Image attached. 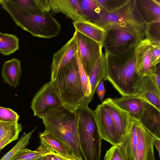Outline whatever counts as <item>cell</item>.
Returning <instances> with one entry per match:
<instances>
[{
	"label": "cell",
	"mask_w": 160,
	"mask_h": 160,
	"mask_svg": "<svg viewBox=\"0 0 160 160\" xmlns=\"http://www.w3.org/2000/svg\"><path fill=\"white\" fill-rule=\"evenodd\" d=\"M101 104L111 117L121 141L128 131L131 118L127 112L115 105L111 98H106Z\"/></svg>",
	"instance_id": "5bb4252c"
},
{
	"label": "cell",
	"mask_w": 160,
	"mask_h": 160,
	"mask_svg": "<svg viewBox=\"0 0 160 160\" xmlns=\"http://www.w3.org/2000/svg\"><path fill=\"white\" fill-rule=\"evenodd\" d=\"M153 82L160 89V63L157 66L156 71L149 76Z\"/></svg>",
	"instance_id": "8d00e7d4"
},
{
	"label": "cell",
	"mask_w": 160,
	"mask_h": 160,
	"mask_svg": "<svg viewBox=\"0 0 160 160\" xmlns=\"http://www.w3.org/2000/svg\"><path fill=\"white\" fill-rule=\"evenodd\" d=\"M134 95L148 101L160 110V89L149 76L145 75L142 77Z\"/></svg>",
	"instance_id": "ac0fdd59"
},
{
	"label": "cell",
	"mask_w": 160,
	"mask_h": 160,
	"mask_svg": "<svg viewBox=\"0 0 160 160\" xmlns=\"http://www.w3.org/2000/svg\"><path fill=\"white\" fill-rule=\"evenodd\" d=\"M22 125L18 123H8L0 121V140L6 136L22 130Z\"/></svg>",
	"instance_id": "4dcf8cb0"
},
{
	"label": "cell",
	"mask_w": 160,
	"mask_h": 160,
	"mask_svg": "<svg viewBox=\"0 0 160 160\" xmlns=\"http://www.w3.org/2000/svg\"><path fill=\"white\" fill-rule=\"evenodd\" d=\"M42 119L45 130L65 143L76 156L82 157L76 112H71L62 106L46 115Z\"/></svg>",
	"instance_id": "3957f363"
},
{
	"label": "cell",
	"mask_w": 160,
	"mask_h": 160,
	"mask_svg": "<svg viewBox=\"0 0 160 160\" xmlns=\"http://www.w3.org/2000/svg\"><path fill=\"white\" fill-rule=\"evenodd\" d=\"M2 0H0V3H1Z\"/></svg>",
	"instance_id": "7bdbcfd3"
},
{
	"label": "cell",
	"mask_w": 160,
	"mask_h": 160,
	"mask_svg": "<svg viewBox=\"0 0 160 160\" xmlns=\"http://www.w3.org/2000/svg\"><path fill=\"white\" fill-rule=\"evenodd\" d=\"M137 134L136 160H155L154 144L157 138L134 119Z\"/></svg>",
	"instance_id": "30bf717a"
},
{
	"label": "cell",
	"mask_w": 160,
	"mask_h": 160,
	"mask_svg": "<svg viewBox=\"0 0 160 160\" xmlns=\"http://www.w3.org/2000/svg\"><path fill=\"white\" fill-rule=\"evenodd\" d=\"M78 52L82 68L89 77L98 59L102 54V46L95 41L75 30Z\"/></svg>",
	"instance_id": "52a82bcc"
},
{
	"label": "cell",
	"mask_w": 160,
	"mask_h": 160,
	"mask_svg": "<svg viewBox=\"0 0 160 160\" xmlns=\"http://www.w3.org/2000/svg\"><path fill=\"white\" fill-rule=\"evenodd\" d=\"M132 47L116 54L105 51L106 80L122 96L135 95L142 77L136 69V48Z\"/></svg>",
	"instance_id": "7a4b0ae2"
},
{
	"label": "cell",
	"mask_w": 160,
	"mask_h": 160,
	"mask_svg": "<svg viewBox=\"0 0 160 160\" xmlns=\"http://www.w3.org/2000/svg\"><path fill=\"white\" fill-rule=\"evenodd\" d=\"M35 160H47L44 155H42Z\"/></svg>",
	"instance_id": "b9f144b4"
},
{
	"label": "cell",
	"mask_w": 160,
	"mask_h": 160,
	"mask_svg": "<svg viewBox=\"0 0 160 160\" xmlns=\"http://www.w3.org/2000/svg\"><path fill=\"white\" fill-rule=\"evenodd\" d=\"M136 9L145 25L160 22V0H134Z\"/></svg>",
	"instance_id": "d6986e66"
},
{
	"label": "cell",
	"mask_w": 160,
	"mask_h": 160,
	"mask_svg": "<svg viewBox=\"0 0 160 160\" xmlns=\"http://www.w3.org/2000/svg\"><path fill=\"white\" fill-rule=\"evenodd\" d=\"M19 115L11 109L0 107V121L8 123H18Z\"/></svg>",
	"instance_id": "d6a6232c"
},
{
	"label": "cell",
	"mask_w": 160,
	"mask_h": 160,
	"mask_svg": "<svg viewBox=\"0 0 160 160\" xmlns=\"http://www.w3.org/2000/svg\"><path fill=\"white\" fill-rule=\"evenodd\" d=\"M145 27L134 23H122L102 28L105 30L103 46L105 51L116 54L137 46L145 36Z\"/></svg>",
	"instance_id": "8992f818"
},
{
	"label": "cell",
	"mask_w": 160,
	"mask_h": 160,
	"mask_svg": "<svg viewBox=\"0 0 160 160\" xmlns=\"http://www.w3.org/2000/svg\"><path fill=\"white\" fill-rule=\"evenodd\" d=\"M151 56L152 65L155 67L160 63V47L152 44Z\"/></svg>",
	"instance_id": "e575fe53"
},
{
	"label": "cell",
	"mask_w": 160,
	"mask_h": 160,
	"mask_svg": "<svg viewBox=\"0 0 160 160\" xmlns=\"http://www.w3.org/2000/svg\"><path fill=\"white\" fill-rule=\"evenodd\" d=\"M43 154L36 151L24 148L12 157L10 160H35Z\"/></svg>",
	"instance_id": "1f68e13d"
},
{
	"label": "cell",
	"mask_w": 160,
	"mask_h": 160,
	"mask_svg": "<svg viewBox=\"0 0 160 160\" xmlns=\"http://www.w3.org/2000/svg\"><path fill=\"white\" fill-rule=\"evenodd\" d=\"M49 153L55 155L60 160H83L82 157L76 156L73 152L71 153L68 157L63 156L54 152Z\"/></svg>",
	"instance_id": "f35d334b"
},
{
	"label": "cell",
	"mask_w": 160,
	"mask_h": 160,
	"mask_svg": "<svg viewBox=\"0 0 160 160\" xmlns=\"http://www.w3.org/2000/svg\"><path fill=\"white\" fill-rule=\"evenodd\" d=\"M154 145L158 150L159 155H160V139H157L154 142Z\"/></svg>",
	"instance_id": "60d3db41"
},
{
	"label": "cell",
	"mask_w": 160,
	"mask_h": 160,
	"mask_svg": "<svg viewBox=\"0 0 160 160\" xmlns=\"http://www.w3.org/2000/svg\"><path fill=\"white\" fill-rule=\"evenodd\" d=\"M122 23H130L145 26L136 9L134 0H130L118 10L106 14L99 21L94 23L103 28L111 24Z\"/></svg>",
	"instance_id": "9c48e42d"
},
{
	"label": "cell",
	"mask_w": 160,
	"mask_h": 160,
	"mask_svg": "<svg viewBox=\"0 0 160 160\" xmlns=\"http://www.w3.org/2000/svg\"><path fill=\"white\" fill-rule=\"evenodd\" d=\"M37 128L36 127L27 134L24 132L14 147L2 157L0 160H10L19 151L25 148L28 144L29 139Z\"/></svg>",
	"instance_id": "83f0119b"
},
{
	"label": "cell",
	"mask_w": 160,
	"mask_h": 160,
	"mask_svg": "<svg viewBox=\"0 0 160 160\" xmlns=\"http://www.w3.org/2000/svg\"><path fill=\"white\" fill-rule=\"evenodd\" d=\"M40 144L35 151L43 155L54 152L62 156L68 157L72 152L66 145L48 131H45L40 134Z\"/></svg>",
	"instance_id": "e0dca14e"
},
{
	"label": "cell",
	"mask_w": 160,
	"mask_h": 160,
	"mask_svg": "<svg viewBox=\"0 0 160 160\" xmlns=\"http://www.w3.org/2000/svg\"><path fill=\"white\" fill-rule=\"evenodd\" d=\"M131 122L125 136L116 145L125 160H136L137 134L134 118Z\"/></svg>",
	"instance_id": "44dd1931"
},
{
	"label": "cell",
	"mask_w": 160,
	"mask_h": 160,
	"mask_svg": "<svg viewBox=\"0 0 160 160\" xmlns=\"http://www.w3.org/2000/svg\"><path fill=\"white\" fill-rule=\"evenodd\" d=\"M78 0L82 13L88 21L97 23L108 13L97 0Z\"/></svg>",
	"instance_id": "603a6c76"
},
{
	"label": "cell",
	"mask_w": 160,
	"mask_h": 160,
	"mask_svg": "<svg viewBox=\"0 0 160 160\" xmlns=\"http://www.w3.org/2000/svg\"><path fill=\"white\" fill-rule=\"evenodd\" d=\"M145 32L152 44L160 47V22L145 25Z\"/></svg>",
	"instance_id": "f1b7e54d"
},
{
	"label": "cell",
	"mask_w": 160,
	"mask_h": 160,
	"mask_svg": "<svg viewBox=\"0 0 160 160\" xmlns=\"http://www.w3.org/2000/svg\"><path fill=\"white\" fill-rule=\"evenodd\" d=\"M130 0H97L108 13L114 12L126 5Z\"/></svg>",
	"instance_id": "f546056e"
},
{
	"label": "cell",
	"mask_w": 160,
	"mask_h": 160,
	"mask_svg": "<svg viewBox=\"0 0 160 160\" xmlns=\"http://www.w3.org/2000/svg\"><path fill=\"white\" fill-rule=\"evenodd\" d=\"M152 44L148 39H143L136 48V69L140 76H150L156 70L152 64L151 53Z\"/></svg>",
	"instance_id": "4fadbf2b"
},
{
	"label": "cell",
	"mask_w": 160,
	"mask_h": 160,
	"mask_svg": "<svg viewBox=\"0 0 160 160\" xmlns=\"http://www.w3.org/2000/svg\"><path fill=\"white\" fill-rule=\"evenodd\" d=\"M31 104L34 115L41 118L63 106L51 81L44 85L36 93Z\"/></svg>",
	"instance_id": "ba28073f"
},
{
	"label": "cell",
	"mask_w": 160,
	"mask_h": 160,
	"mask_svg": "<svg viewBox=\"0 0 160 160\" xmlns=\"http://www.w3.org/2000/svg\"><path fill=\"white\" fill-rule=\"evenodd\" d=\"M98 98L101 102L103 100L106 92L104 85V81H101L98 83L96 90Z\"/></svg>",
	"instance_id": "74e56055"
},
{
	"label": "cell",
	"mask_w": 160,
	"mask_h": 160,
	"mask_svg": "<svg viewBox=\"0 0 160 160\" xmlns=\"http://www.w3.org/2000/svg\"><path fill=\"white\" fill-rule=\"evenodd\" d=\"M76 30L96 42L103 47L105 30L100 27L88 21L73 22Z\"/></svg>",
	"instance_id": "cb8c5ba5"
},
{
	"label": "cell",
	"mask_w": 160,
	"mask_h": 160,
	"mask_svg": "<svg viewBox=\"0 0 160 160\" xmlns=\"http://www.w3.org/2000/svg\"><path fill=\"white\" fill-rule=\"evenodd\" d=\"M47 160H60L55 155L48 153L43 155Z\"/></svg>",
	"instance_id": "ab89813d"
},
{
	"label": "cell",
	"mask_w": 160,
	"mask_h": 160,
	"mask_svg": "<svg viewBox=\"0 0 160 160\" xmlns=\"http://www.w3.org/2000/svg\"><path fill=\"white\" fill-rule=\"evenodd\" d=\"M143 109L138 120L150 132L160 139V110L143 99Z\"/></svg>",
	"instance_id": "2e32d148"
},
{
	"label": "cell",
	"mask_w": 160,
	"mask_h": 160,
	"mask_svg": "<svg viewBox=\"0 0 160 160\" xmlns=\"http://www.w3.org/2000/svg\"><path fill=\"white\" fill-rule=\"evenodd\" d=\"M1 4L17 26L29 32L33 36L50 38L57 36L60 32L61 25L50 12L31 14L19 11L8 0H2Z\"/></svg>",
	"instance_id": "277c9868"
},
{
	"label": "cell",
	"mask_w": 160,
	"mask_h": 160,
	"mask_svg": "<svg viewBox=\"0 0 160 160\" xmlns=\"http://www.w3.org/2000/svg\"><path fill=\"white\" fill-rule=\"evenodd\" d=\"M106 75V64L104 53H103L98 59L89 76L90 88V92L88 103L89 104L92 100L96 88L102 80H107Z\"/></svg>",
	"instance_id": "d4e9b609"
},
{
	"label": "cell",
	"mask_w": 160,
	"mask_h": 160,
	"mask_svg": "<svg viewBox=\"0 0 160 160\" xmlns=\"http://www.w3.org/2000/svg\"><path fill=\"white\" fill-rule=\"evenodd\" d=\"M19 41L16 35L0 32V53L5 56L14 53L18 50Z\"/></svg>",
	"instance_id": "484cf974"
},
{
	"label": "cell",
	"mask_w": 160,
	"mask_h": 160,
	"mask_svg": "<svg viewBox=\"0 0 160 160\" xmlns=\"http://www.w3.org/2000/svg\"><path fill=\"white\" fill-rule=\"evenodd\" d=\"M80 149L84 160H100L102 139L94 111L88 106H80L76 111Z\"/></svg>",
	"instance_id": "5b68a950"
},
{
	"label": "cell",
	"mask_w": 160,
	"mask_h": 160,
	"mask_svg": "<svg viewBox=\"0 0 160 160\" xmlns=\"http://www.w3.org/2000/svg\"><path fill=\"white\" fill-rule=\"evenodd\" d=\"M118 107L127 112L131 118L138 120L143 109V100L135 95L112 98Z\"/></svg>",
	"instance_id": "ffe728a7"
},
{
	"label": "cell",
	"mask_w": 160,
	"mask_h": 160,
	"mask_svg": "<svg viewBox=\"0 0 160 160\" xmlns=\"http://www.w3.org/2000/svg\"><path fill=\"white\" fill-rule=\"evenodd\" d=\"M14 7L19 11L31 14H37L42 12L38 0H8Z\"/></svg>",
	"instance_id": "4316f807"
},
{
	"label": "cell",
	"mask_w": 160,
	"mask_h": 160,
	"mask_svg": "<svg viewBox=\"0 0 160 160\" xmlns=\"http://www.w3.org/2000/svg\"><path fill=\"white\" fill-rule=\"evenodd\" d=\"M99 131L102 139L112 146L121 141L114 123L109 114L101 104L94 111Z\"/></svg>",
	"instance_id": "8fae6325"
},
{
	"label": "cell",
	"mask_w": 160,
	"mask_h": 160,
	"mask_svg": "<svg viewBox=\"0 0 160 160\" xmlns=\"http://www.w3.org/2000/svg\"><path fill=\"white\" fill-rule=\"evenodd\" d=\"M22 70L21 62L13 58L5 61L2 66V76L4 81L12 87H16L19 84Z\"/></svg>",
	"instance_id": "7402d4cb"
},
{
	"label": "cell",
	"mask_w": 160,
	"mask_h": 160,
	"mask_svg": "<svg viewBox=\"0 0 160 160\" xmlns=\"http://www.w3.org/2000/svg\"><path fill=\"white\" fill-rule=\"evenodd\" d=\"M20 132H17L9 135L0 140V151L6 146L18 138Z\"/></svg>",
	"instance_id": "d590c367"
},
{
	"label": "cell",
	"mask_w": 160,
	"mask_h": 160,
	"mask_svg": "<svg viewBox=\"0 0 160 160\" xmlns=\"http://www.w3.org/2000/svg\"><path fill=\"white\" fill-rule=\"evenodd\" d=\"M49 0L52 13H62L73 22L88 21L82 13L78 0Z\"/></svg>",
	"instance_id": "9a60e30c"
},
{
	"label": "cell",
	"mask_w": 160,
	"mask_h": 160,
	"mask_svg": "<svg viewBox=\"0 0 160 160\" xmlns=\"http://www.w3.org/2000/svg\"><path fill=\"white\" fill-rule=\"evenodd\" d=\"M51 82L65 108L74 112L80 106H88L90 92L89 78L82 68L78 51Z\"/></svg>",
	"instance_id": "6da1fadb"
},
{
	"label": "cell",
	"mask_w": 160,
	"mask_h": 160,
	"mask_svg": "<svg viewBox=\"0 0 160 160\" xmlns=\"http://www.w3.org/2000/svg\"><path fill=\"white\" fill-rule=\"evenodd\" d=\"M78 51L77 42L74 34L53 55L51 66V82L55 80L58 73L72 59Z\"/></svg>",
	"instance_id": "7c38bea8"
},
{
	"label": "cell",
	"mask_w": 160,
	"mask_h": 160,
	"mask_svg": "<svg viewBox=\"0 0 160 160\" xmlns=\"http://www.w3.org/2000/svg\"><path fill=\"white\" fill-rule=\"evenodd\" d=\"M104 160H125L116 145L112 146L107 151Z\"/></svg>",
	"instance_id": "836d02e7"
}]
</instances>
